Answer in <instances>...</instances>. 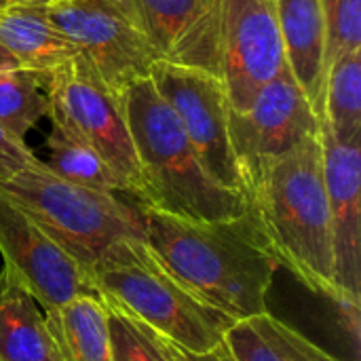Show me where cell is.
I'll return each instance as SVG.
<instances>
[{"mask_svg": "<svg viewBox=\"0 0 361 361\" xmlns=\"http://www.w3.org/2000/svg\"><path fill=\"white\" fill-rule=\"evenodd\" d=\"M144 209L146 245L197 300L241 322L267 313L277 260L252 212L220 222H195Z\"/></svg>", "mask_w": 361, "mask_h": 361, "instance_id": "obj_1", "label": "cell"}, {"mask_svg": "<svg viewBox=\"0 0 361 361\" xmlns=\"http://www.w3.org/2000/svg\"><path fill=\"white\" fill-rule=\"evenodd\" d=\"M247 203L279 269L292 273L307 290L349 311L357 322V311L334 279L332 216L319 135L307 137L269 163L252 182Z\"/></svg>", "mask_w": 361, "mask_h": 361, "instance_id": "obj_2", "label": "cell"}, {"mask_svg": "<svg viewBox=\"0 0 361 361\" xmlns=\"http://www.w3.org/2000/svg\"><path fill=\"white\" fill-rule=\"evenodd\" d=\"M125 116L140 165V205L195 222L233 220L250 212L243 195L212 178L176 112L150 78L123 93Z\"/></svg>", "mask_w": 361, "mask_h": 361, "instance_id": "obj_3", "label": "cell"}, {"mask_svg": "<svg viewBox=\"0 0 361 361\" xmlns=\"http://www.w3.org/2000/svg\"><path fill=\"white\" fill-rule=\"evenodd\" d=\"M104 307L121 311L178 347L205 353L224 343L235 324L182 288L157 260L146 239H123L87 269Z\"/></svg>", "mask_w": 361, "mask_h": 361, "instance_id": "obj_4", "label": "cell"}, {"mask_svg": "<svg viewBox=\"0 0 361 361\" xmlns=\"http://www.w3.org/2000/svg\"><path fill=\"white\" fill-rule=\"evenodd\" d=\"M61 250L82 269L123 239H144V209L133 199L78 186L36 161L0 184Z\"/></svg>", "mask_w": 361, "mask_h": 361, "instance_id": "obj_5", "label": "cell"}, {"mask_svg": "<svg viewBox=\"0 0 361 361\" xmlns=\"http://www.w3.org/2000/svg\"><path fill=\"white\" fill-rule=\"evenodd\" d=\"M44 91L51 125L93 148L123 184L125 197L137 203L142 178L123 95H116L80 55L47 72Z\"/></svg>", "mask_w": 361, "mask_h": 361, "instance_id": "obj_6", "label": "cell"}, {"mask_svg": "<svg viewBox=\"0 0 361 361\" xmlns=\"http://www.w3.org/2000/svg\"><path fill=\"white\" fill-rule=\"evenodd\" d=\"M42 8L116 95H123L133 82L150 78L159 57L135 17L116 2L55 0Z\"/></svg>", "mask_w": 361, "mask_h": 361, "instance_id": "obj_7", "label": "cell"}, {"mask_svg": "<svg viewBox=\"0 0 361 361\" xmlns=\"http://www.w3.org/2000/svg\"><path fill=\"white\" fill-rule=\"evenodd\" d=\"M150 80L176 112L184 133L216 182L245 197V182L228 135V97L224 82L205 70L157 61ZM247 199V197H245Z\"/></svg>", "mask_w": 361, "mask_h": 361, "instance_id": "obj_8", "label": "cell"}, {"mask_svg": "<svg viewBox=\"0 0 361 361\" xmlns=\"http://www.w3.org/2000/svg\"><path fill=\"white\" fill-rule=\"evenodd\" d=\"M233 154L245 182V197L262 169L311 135H319L315 116L302 89L286 68L262 87L247 110L228 112Z\"/></svg>", "mask_w": 361, "mask_h": 361, "instance_id": "obj_9", "label": "cell"}, {"mask_svg": "<svg viewBox=\"0 0 361 361\" xmlns=\"http://www.w3.org/2000/svg\"><path fill=\"white\" fill-rule=\"evenodd\" d=\"M286 68L277 0H226L220 80L228 106L247 110L262 87Z\"/></svg>", "mask_w": 361, "mask_h": 361, "instance_id": "obj_10", "label": "cell"}, {"mask_svg": "<svg viewBox=\"0 0 361 361\" xmlns=\"http://www.w3.org/2000/svg\"><path fill=\"white\" fill-rule=\"evenodd\" d=\"M0 254L44 311L76 296H95L87 269L4 192H0Z\"/></svg>", "mask_w": 361, "mask_h": 361, "instance_id": "obj_11", "label": "cell"}, {"mask_svg": "<svg viewBox=\"0 0 361 361\" xmlns=\"http://www.w3.org/2000/svg\"><path fill=\"white\" fill-rule=\"evenodd\" d=\"M129 6L161 61L220 78L226 0H129Z\"/></svg>", "mask_w": 361, "mask_h": 361, "instance_id": "obj_12", "label": "cell"}, {"mask_svg": "<svg viewBox=\"0 0 361 361\" xmlns=\"http://www.w3.org/2000/svg\"><path fill=\"white\" fill-rule=\"evenodd\" d=\"M319 144L324 161V182L328 190L334 279L347 302L360 311L361 296V146L341 144L319 121Z\"/></svg>", "mask_w": 361, "mask_h": 361, "instance_id": "obj_13", "label": "cell"}, {"mask_svg": "<svg viewBox=\"0 0 361 361\" xmlns=\"http://www.w3.org/2000/svg\"><path fill=\"white\" fill-rule=\"evenodd\" d=\"M277 13L286 66L309 99L315 116L322 121L330 68L319 0H277Z\"/></svg>", "mask_w": 361, "mask_h": 361, "instance_id": "obj_14", "label": "cell"}, {"mask_svg": "<svg viewBox=\"0 0 361 361\" xmlns=\"http://www.w3.org/2000/svg\"><path fill=\"white\" fill-rule=\"evenodd\" d=\"M0 361H61L44 309L8 264L0 269Z\"/></svg>", "mask_w": 361, "mask_h": 361, "instance_id": "obj_15", "label": "cell"}, {"mask_svg": "<svg viewBox=\"0 0 361 361\" xmlns=\"http://www.w3.org/2000/svg\"><path fill=\"white\" fill-rule=\"evenodd\" d=\"M0 47L6 49L21 68L53 72L72 61L76 47L49 21L42 4H13L0 8Z\"/></svg>", "mask_w": 361, "mask_h": 361, "instance_id": "obj_16", "label": "cell"}, {"mask_svg": "<svg viewBox=\"0 0 361 361\" xmlns=\"http://www.w3.org/2000/svg\"><path fill=\"white\" fill-rule=\"evenodd\" d=\"M61 361H114L108 309L97 296H76L44 311Z\"/></svg>", "mask_w": 361, "mask_h": 361, "instance_id": "obj_17", "label": "cell"}, {"mask_svg": "<svg viewBox=\"0 0 361 361\" xmlns=\"http://www.w3.org/2000/svg\"><path fill=\"white\" fill-rule=\"evenodd\" d=\"M224 345L235 361H343L269 311L235 322Z\"/></svg>", "mask_w": 361, "mask_h": 361, "instance_id": "obj_18", "label": "cell"}, {"mask_svg": "<svg viewBox=\"0 0 361 361\" xmlns=\"http://www.w3.org/2000/svg\"><path fill=\"white\" fill-rule=\"evenodd\" d=\"M322 121L336 142L361 144V49L330 66Z\"/></svg>", "mask_w": 361, "mask_h": 361, "instance_id": "obj_19", "label": "cell"}, {"mask_svg": "<svg viewBox=\"0 0 361 361\" xmlns=\"http://www.w3.org/2000/svg\"><path fill=\"white\" fill-rule=\"evenodd\" d=\"M49 116L44 74L27 68L0 70V127L15 140L25 142L30 129Z\"/></svg>", "mask_w": 361, "mask_h": 361, "instance_id": "obj_20", "label": "cell"}, {"mask_svg": "<svg viewBox=\"0 0 361 361\" xmlns=\"http://www.w3.org/2000/svg\"><path fill=\"white\" fill-rule=\"evenodd\" d=\"M44 165L59 178L93 190L125 195L123 184L118 182L114 171L104 163V159L93 148L68 135L59 127H51V133L44 140Z\"/></svg>", "mask_w": 361, "mask_h": 361, "instance_id": "obj_21", "label": "cell"}, {"mask_svg": "<svg viewBox=\"0 0 361 361\" xmlns=\"http://www.w3.org/2000/svg\"><path fill=\"white\" fill-rule=\"evenodd\" d=\"M326 23L328 68L343 55L361 49V0H319Z\"/></svg>", "mask_w": 361, "mask_h": 361, "instance_id": "obj_22", "label": "cell"}, {"mask_svg": "<svg viewBox=\"0 0 361 361\" xmlns=\"http://www.w3.org/2000/svg\"><path fill=\"white\" fill-rule=\"evenodd\" d=\"M108 319L114 361H169L157 343L154 330L114 309H108Z\"/></svg>", "mask_w": 361, "mask_h": 361, "instance_id": "obj_23", "label": "cell"}, {"mask_svg": "<svg viewBox=\"0 0 361 361\" xmlns=\"http://www.w3.org/2000/svg\"><path fill=\"white\" fill-rule=\"evenodd\" d=\"M38 157L30 150L25 142H19L11 137L2 127H0V184L13 178L15 173L23 171L25 167L34 165Z\"/></svg>", "mask_w": 361, "mask_h": 361, "instance_id": "obj_24", "label": "cell"}, {"mask_svg": "<svg viewBox=\"0 0 361 361\" xmlns=\"http://www.w3.org/2000/svg\"><path fill=\"white\" fill-rule=\"evenodd\" d=\"M157 343L159 347L163 349V353L167 355L169 361H235V357L231 355L228 347L224 343H220L218 347H214L212 351H205V353H192V351H186L182 347H178L176 343H171L169 338L157 334Z\"/></svg>", "mask_w": 361, "mask_h": 361, "instance_id": "obj_25", "label": "cell"}, {"mask_svg": "<svg viewBox=\"0 0 361 361\" xmlns=\"http://www.w3.org/2000/svg\"><path fill=\"white\" fill-rule=\"evenodd\" d=\"M13 68H21V66L17 63V59L6 49L0 47V70H13Z\"/></svg>", "mask_w": 361, "mask_h": 361, "instance_id": "obj_26", "label": "cell"}, {"mask_svg": "<svg viewBox=\"0 0 361 361\" xmlns=\"http://www.w3.org/2000/svg\"><path fill=\"white\" fill-rule=\"evenodd\" d=\"M44 4V0H0V8H6V6H13V4Z\"/></svg>", "mask_w": 361, "mask_h": 361, "instance_id": "obj_27", "label": "cell"}, {"mask_svg": "<svg viewBox=\"0 0 361 361\" xmlns=\"http://www.w3.org/2000/svg\"><path fill=\"white\" fill-rule=\"evenodd\" d=\"M112 2H116L118 6H123L125 11H129V13H131V6H129V0H112ZM131 15H133V13H131Z\"/></svg>", "mask_w": 361, "mask_h": 361, "instance_id": "obj_28", "label": "cell"}, {"mask_svg": "<svg viewBox=\"0 0 361 361\" xmlns=\"http://www.w3.org/2000/svg\"><path fill=\"white\" fill-rule=\"evenodd\" d=\"M47 2H55V0H44V4H47Z\"/></svg>", "mask_w": 361, "mask_h": 361, "instance_id": "obj_29", "label": "cell"}]
</instances>
